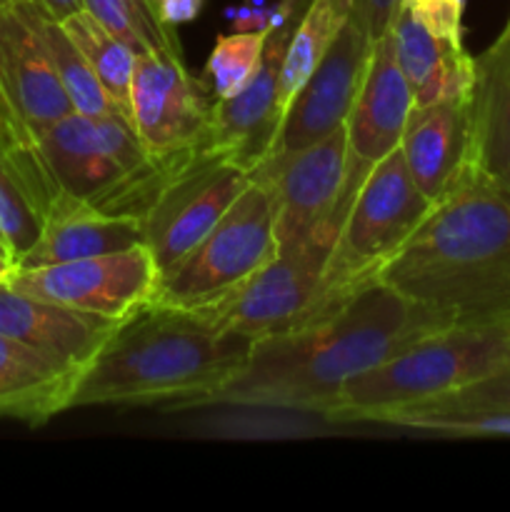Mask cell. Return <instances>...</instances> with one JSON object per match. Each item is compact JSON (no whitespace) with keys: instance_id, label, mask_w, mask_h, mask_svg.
<instances>
[{"instance_id":"cell-1","label":"cell","mask_w":510,"mask_h":512,"mask_svg":"<svg viewBox=\"0 0 510 512\" xmlns=\"http://www.w3.org/2000/svg\"><path fill=\"white\" fill-rule=\"evenodd\" d=\"M445 328L453 325L375 280L328 318L253 340L243 368L203 405H250L325 418L350 378Z\"/></svg>"},{"instance_id":"cell-32","label":"cell","mask_w":510,"mask_h":512,"mask_svg":"<svg viewBox=\"0 0 510 512\" xmlns=\"http://www.w3.org/2000/svg\"><path fill=\"white\" fill-rule=\"evenodd\" d=\"M153 5L160 23L168 28H178V25L193 23L198 18L205 0H153Z\"/></svg>"},{"instance_id":"cell-35","label":"cell","mask_w":510,"mask_h":512,"mask_svg":"<svg viewBox=\"0 0 510 512\" xmlns=\"http://www.w3.org/2000/svg\"><path fill=\"white\" fill-rule=\"evenodd\" d=\"M0 255H5V258H8V250H5L3 240H0ZM8 260H10V258H8ZM10 263H13V260H10Z\"/></svg>"},{"instance_id":"cell-22","label":"cell","mask_w":510,"mask_h":512,"mask_svg":"<svg viewBox=\"0 0 510 512\" xmlns=\"http://www.w3.org/2000/svg\"><path fill=\"white\" fill-rule=\"evenodd\" d=\"M350 13H353V0H310L308 8L303 10L288 40L283 68H280L278 105L283 118L295 93L303 88L343 25L350 20Z\"/></svg>"},{"instance_id":"cell-24","label":"cell","mask_w":510,"mask_h":512,"mask_svg":"<svg viewBox=\"0 0 510 512\" xmlns=\"http://www.w3.org/2000/svg\"><path fill=\"white\" fill-rule=\"evenodd\" d=\"M85 10L135 53H175L180 55L178 35L160 23L153 8L143 0H83Z\"/></svg>"},{"instance_id":"cell-36","label":"cell","mask_w":510,"mask_h":512,"mask_svg":"<svg viewBox=\"0 0 510 512\" xmlns=\"http://www.w3.org/2000/svg\"><path fill=\"white\" fill-rule=\"evenodd\" d=\"M500 35H510V18H508V23H505V28H503V33Z\"/></svg>"},{"instance_id":"cell-34","label":"cell","mask_w":510,"mask_h":512,"mask_svg":"<svg viewBox=\"0 0 510 512\" xmlns=\"http://www.w3.org/2000/svg\"><path fill=\"white\" fill-rule=\"evenodd\" d=\"M13 270H15V265L10 263V260L5 258V255H0V283H3V280L8 278V275L13 273Z\"/></svg>"},{"instance_id":"cell-2","label":"cell","mask_w":510,"mask_h":512,"mask_svg":"<svg viewBox=\"0 0 510 512\" xmlns=\"http://www.w3.org/2000/svg\"><path fill=\"white\" fill-rule=\"evenodd\" d=\"M375 280L450 325L510 323V195L465 165Z\"/></svg>"},{"instance_id":"cell-20","label":"cell","mask_w":510,"mask_h":512,"mask_svg":"<svg viewBox=\"0 0 510 512\" xmlns=\"http://www.w3.org/2000/svg\"><path fill=\"white\" fill-rule=\"evenodd\" d=\"M395 60L413 90V105L470 98L475 78V58L463 40L440 38L418 23L408 8L398 5L388 28Z\"/></svg>"},{"instance_id":"cell-29","label":"cell","mask_w":510,"mask_h":512,"mask_svg":"<svg viewBox=\"0 0 510 512\" xmlns=\"http://www.w3.org/2000/svg\"><path fill=\"white\" fill-rule=\"evenodd\" d=\"M40 228H43L40 218L20 198V193L13 188L8 173H5L3 163H0V240H3L13 265L38 240Z\"/></svg>"},{"instance_id":"cell-16","label":"cell","mask_w":510,"mask_h":512,"mask_svg":"<svg viewBox=\"0 0 510 512\" xmlns=\"http://www.w3.org/2000/svg\"><path fill=\"white\" fill-rule=\"evenodd\" d=\"M118 323L0 283V333L68 368L83 370Z\"/></svg>"},{"instance_id":"cell-9","label":"cell","mask_w":510,"mask_h":512,"mask_svg":"<svg viewBox=\"0 0 510 512\" xmlns=\"http://www.w3.org/2000/svg\"><path fill=\"white\" fill-rule=\"evenodd\" d=\"M5 283L33 298L70 305L103 318L125 320L155 300L160 273L148 245H138L120 253L43 268H15Z\"/></svg>"},{"instance_id":"cell-30","label":"cell","mask_w":510,"mask_h":512,"mask_svg":"<svg viewBox=\"0 0 510 512\" xmlns=\"http://www.w3.org/2000/svg\"><path fill=\"white\" fill-rule=\"evenodd\" d=\"M415 20L440 38L463 40L465 0H400Z\"/></svg>"},{"instance_id":"cell-4","label":"cell","mask_w":510,"mask_h":512,"mask_svg":"<svg viewBox=\"0 0 510 512\" xmlns=\"http://www.w3.org/2000/svg\"><path fill=\"white\" fill-rule=\"evenodd\" d=\"M505 368H510V323L453 325L350 378L325 420L380 423L393 410L440 398Z\"/></svg>"},{"instance_id":"cell-15","label":"cell","mask_w":510,"mask_h":512,"mask_svg":"<svg viewBox=\"0 0 510 512\" xmlns=\"http://www.w3.org/2000/svg\"><path fill=\"white\" fill-rule=\"evenodd\" d=\"M295 23L298 20L270 30L258 70L240 93H235L233 98L213 100L203 145L213 153L243 165L250 173L270 153L280 123H283V113L278 105L280 68H283V55Z\"/></svg>"},{"instance_id":"cell-11","label":"cell","mask_w":510,"mask_h":512,"mask_svg":"<svg viewBox=\"0 0 510 512\" xmlns=\"http://www.w3.org/2000/svg\"><path fill=\"white\" fill-rule=\"evenodd\" d=\"M345 175V125L328 138L260 160L250 178L268 188L275 210L278 250L293 248L330 228Z\"/></svg>"},{"instance_id":"cell-21","label":"cell","mask_w":510,"mask_h":512,"mask_svg":"<svg viewBox=\"0 0 510 512\" xmlns=\"http://www.w3.org/2000/svg\"><path fill=\"white\" fill-rule=\"evenodd\" d=\"M80 370L60 365L48 355L0 333V418L25 425H45L70 410Z\"/></svg>"},{"instance_id":"cell-13","label":"cell","mask_w":510,"mask_h":512,"mask_svg":"<svg viewBox=\"0 0 510 512\" xmlns=\"http://www.w3.org/2000/svg\"><path fill=\"white\" fill-rule=\"evenodd\" d=\"M373 43L375 40L353 20L343 25L318 68L310 73L285 110L268 155L300 150L343 128L363 85Z\"/></svg>"},{"instance_id":"cell-10","label":"cell","mask_w":510,"mask_h":512,"mask_svg":"<svg viewBox=\"0 0 510 512\" xmlns=\"http://www.w3.org/2000/svg\"><path fill=\"white\" fill-rule=\"evenodd\" d=\"M410 110L413 90L395 60L393 38L390 33H383L373 43L363 85L345 120L343 188L330 215V228L335 235L370 170L400 145Z\"/></svg>"},{"instance_id":"cell-26","label":"cell","mask_w":510,"mask_h":512,"mask_svg":"<svg viewBox=\"0 0 510 512\" xmlns=\"http://www.w3.org/2000/svg\"><path fill=\"white\" fill-rule=\"evenodd\" d=\"M265 40L268 33L218 35L200 78L215 100L233 98L250 83L263 58Z\"/></svg>"},{"instance_id":"cell-8","label":"cell","mask_w":510,"mask_h":512,"mask_svg":"<svg viewBox=\"0 0 510 512\" xmlns=\"http://www.w3.org/2000/svg\"><path fill=\"white\" fill-rule=\"evenodd\" d=\"M248 183L250 170L205 145L168 180L143 218L145 245L160 278L215 228Z\"/></svg>"},{"instance_id":"cell-38","label":"cell","mask_w":510,"mask_h":512,"mask_svg":"<svg viewBox=\"0 0 510 512\" xmlns=\"http://www.w3.org/2000/svg\"><path fill=\"white\" fill-rule=\"evenodd\" d=\"M5 3H10V0H0V8H3V5H5Z\"/></svg>"},{"instance_id":"cell-7","label":"cell","mask_w":510,"mask_h":512,"mask_svg":"<svg viewBox=\"0 0 510 512\" xmlns=\"http://www.w3.org/2000/svg\"><path fill=\"white\" fill-rule=\"evenodd\" d=\"M333 243L335 235L320 230L293 248L278 250L238 288L195 313L223 335L250 343L298 328L318 295Z\"/></svg>"},{"instance_id":"cell-12","label":"cell","mask_w":510,"mask_h":512,"mask_svg":"<svg viewBox=\"0 0 510 512\" xmlns=\"http://www.w3.org/2000/svg\"><path fill=\"white\" fill-rule=\"evenodd\" d=\"M213 93L185 70L183 55L140 53L130 83V115L153 158L200 148L210 125Z\"/></svg>"},{"instance_id":"cell-33","label":"cell","mask_w":510,"mask_h":512,"mask_svg":"<svg viewBox=\"0 0 510 512\" xmlns=\"http://www.w3.org/2000/svg\"><path fill=\"white\" fill-rule=\"evenodd\" d=\"M30 3H33L45 18L55 20V23H63V20H68L70 15L85 10L83 0H30Z\"/></svg>"},{"instance_id":"cell-3","label":"cell","mask_w":510,"mask_h":512,"mask_svg":"<svg viewBox=\"0 0 510 512\" xmlns=\"http://www.w3.org/2000/svg\"><path fill=\"white\" fill-rule=\"evenodd\" d=\"M250 340L223 335L195 310L150 300L115 325L80 370L70 410L88 405L200 408L245 365Z\"/></svg>"},{"instance_id":"cell-19","label":"cell","mask_w":510,"mask_h":512,"mask_svg":"<svg viewBox=\"0 0 510 512\" xmlns=\"http://www.w3.org/2000/svg\"><path fill=\"white\" fill-rule=\"evenodd\" d=\"M468 168L510 195V35L475 58Z\"/></svg>"},{"instance_id":"cell-31","label":"cell","mask_w":510,"mask_h":512,"mask_svg":"<svg viewBox=\"0 0 510 512\" xmlns=\"http://www.w3.org/2000/svg\"><path fill=\"white\" fill-rule=\"evenodd\" d=\"M398 5L400 0H353L350 20L355 25H360L370 38L378 40L380 35L388 33L390 20H393Z\"/></svg>"},{"instance_id":"cell-6","label":"cell","mask_w":510,"mask_h":512,"mask_svg":"<svg viewBox=\"0 0 510 512\" xmlns=\"http://www.w3.org/2000/svg\"><path fill=\"white\" fill-rule=\"evenodd\" d=\"M275 253L273 200L263 183L250 178L215 228L160 278L155 300L175 308H205L238 288Z\"/></svg>"},{"instance_id":"cell-28","label":"cell","mask_w":510,"mask_h":512,"mask_svg":"<svg viewBox=\"0 0 510 512\" xmlns=\"http://www.w3.org/2000/svg\"><path fill=\"white\" fill-rule=\"evenodd\" d=\"M388 425L420 430L433 435H455V438H510V413H410L390 420Z\"/></svg>"},{"instance_id":"cell-37","label":"cell","mask_w":510,"mask_h":512,"mask_svg":"<svg viewBox=\"0 0 510 512\" xmlns=\"http://www.w3.org/2000/svg\"><path fill=\"white\" fill-rule=\"evenodd\" d=\"M143 3H145V5H148V8H153V10H155V5H153V0H143Z\"/></svg>"},{"instance_id":"cell-23","label":"cell","mask_w":510,"mask_h":512,"mask_svg":"<svg viewBox=\"0 0 510 512\" xmlns=\"http://www.w3.org/2000/svg\"><path fill=\"white\" fill-rule=\"evenodd\" d=\"M63 28L70 38L75 40L88 63L93 65L95 75L103 83L105 93H108L110 103L123 115L130 125H133V115H130V83H133V70L138 53L130 48L128 43L110 33L103 23L93 18L88 10L70 15L63 20Z\"/></svg>"},{"instance_id":"cell-27","label":"cell","mask_w":510,"mask_h":512,"mask_svg":"<svg viewBox=\"0 0 510 512\" xmlns=\"http://www.w3.org/2000/svg\"><path fill=\"white\" fill-rule=\"evenodd\" d=\"M458 410H478V413H510V368L500 373L480 378L465 388L445 393L440 398L423 400V403L405 405V408L393 410L380 423L388 425L390 420L410 413H458Z\"/></svg>"},{"instance_id":"cell-17","label":"cell","mask_w":510,"mask_h":512,"mask_svg":"<svg viewBox=\"0 0 510 512\" xmlns=\"http://www.w3.org/2000/svg\"><path fill=\"white\" fill-rule=\"evenodd\" d=\"M145 245V228L140 218L110 215L93 205L63 195L48 218L43 220L38 240L15 263L18 270L95 258Z\"/></svg>"},{"instance_id":"cell-18","label":"cell","mask_w":510,"mask_h":512,"mask_svg":"<svg viewBox=\"0 0 510 512\" xmlns=\"http://www.w3.org/2000/svg\"><path fill=\"white\" fill-rule=\"evenodd\" d=\"M470 98L413 105L400 138V153L410 178L428 200L448 193L468 165Z\"/></svg>"},{"instance_id":"cell-14","label":"cell","mask_w":510,"mask_h":512,"mask_svg":"<svg viewBox=\"0 0 510 512\" xmlns=\"http://www.w3.org/2000/svg\"><path fill=\"white\" fill-rule=\"evenodd\" d=\"M0 95L35 133L75 113L50 55L45 15L30 0L0 8Z\"/></svg>"},{"instance_id":"cell-5","label":"cell","mask_w":510,"mask_h":512,"mask_svg":"<svg viewBox=\"0 0 510 512\" xmlns=\"http://www.w3.org/2000/svg\"><path fill=\"white\" fill-rule=\"evenodd\" d=\"M430 205L433 200L425 198L410 178L398 145L370 170L355 195L353 208L335 235L318 295L298 328L328 318L365 285L375 283L380 268L418 228Z\"/></svg>"},{"instance_id":"cell-25","label":"cell","mask_w":510,"mask_h":512,"mask_svg":"<svg viewBox=\"0 0 510 512\" xmlns=\"http://www.w3.org/2000/svg\"><path fill=\"white\" fill-rule=\"evenodd\" d=\"M45 35H48L50 55H53L55 70L63 83L65 95L73 103V110L80 115H110L118 113L105 93L103 83L95 75L93 65L75 45V40L65 33L63 23L45 18Z\"/></svg>"}]
</instances>
